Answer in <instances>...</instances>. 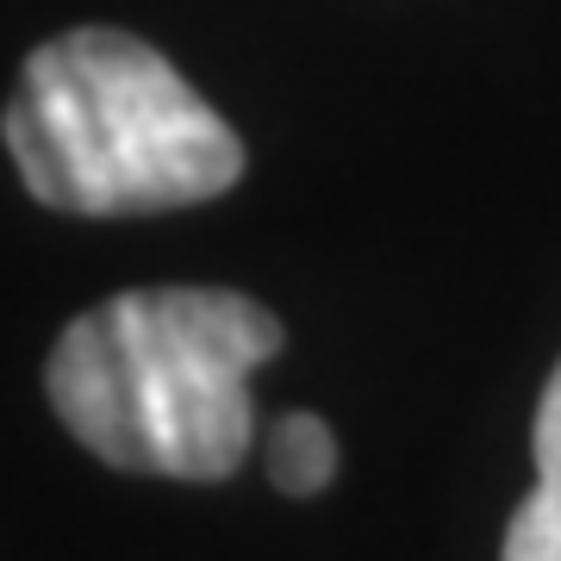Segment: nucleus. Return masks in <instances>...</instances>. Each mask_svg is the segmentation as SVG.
Returning a JSON list of instances; mask_svg holds the SVG:
<instances>
[{"label": "nucleus", "instance_id": "obj_2", "mask_svg": "<svg viewBox=\"0 0 561 561\" xmlns=\"http://www.w3.org/2000/svg\"><path fill=\"white\" fill-rule=\"evenodd\" d=\"M0 131L32 201L88 219L194 206L243 175L238 131L157 44L113 25L38 44Z\"/></svg>", "mask_w": 561, "mask_h": 561}, {"label": "nucleus", "instance_id": "obj_1", "mask_svg": "<svg viewBox=\"0 0 561 561\" xmlns=\"http://www.w3.org/2000/svg\"><path fill=\"white\" fill-rule=\"evenodd\" d=\"M275 350V312L243 294L138 287L69 319L44 387L69 437L113 468L225 481L256 437L250 375Z\"/></svg>", "mask_w": 561, "mask_h": 561}, {"label": "nucleus", "instance_id": "obj_4", "mask_svg": "<svg viewBox=\"0 0 561 561\" xmlns=\"http://www.w3.org/2000/svg\"><path fill=\"white\" fill-rule=\"evenodd\" d=\"M337 474V437L319 412H287V419L268 431V481L294 500H312L324 493Z\"/></svg>", "mask_w": 561, "mask_h": 561}, {"label": "nucleus", "instance_id": "obj_3", "mask_svg": "<svg viewBox=\"0 0 561 561\" xmlns=\"http://www.w3.org/2000/svg\"><path fill=\"white\" fill-rule=\"evenodd\" d=\"M500 561H561V362L537 405V486L505 530Z\"/></svg>", "mask_w": 561, "mask_h": 561}]
</instances>
